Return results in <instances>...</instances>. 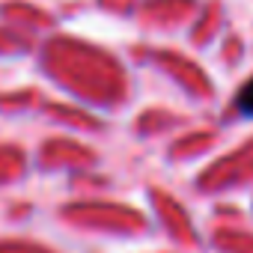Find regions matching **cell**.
<instances>
[{"label":"cell","instance_id":"1","mask_svg":"<svg viewBox=\"0 0 253 253\" xmlns=\"http://www.w3.org/2000/svg\"><path fill=\"white\" fill-rule=\"evenodd\" d=\"M235 107H238L244 116H253V78L241 86V92H238V98H235Z\"/></svg>","mask_w":253,"mask_h":253}]
</instances>
